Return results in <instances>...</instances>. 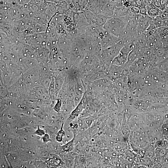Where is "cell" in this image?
Masks as SVG:
<instances>
[{"label":"cell","mask_w":168,"mask_h":168,"mask_svg":"<svg viewBox=\"0 0 168 168\" xmlns=\"http://www.w3.org/2000/svg\"><path fill=\"white\" fill-rule=\"evenodd\" d=\"M127 23L119 18L113 17L108 18L103 28L118 38L123 40Z\"/></svg>","instance_id":"obj_1"},{"label":"cell","mask_w":168,"mask_h":168,"mask_svg":"<svg viewBox=\"0 0 168 168\" xmlns=\"http://www.w3.org/2000/svg\"><path fill=\"white\" fill-rule=\"evenodd\" d=\"M97 31L102 49H106L122 40L108 32L103 27H98Z\"/></svg>","instance_id":"obj_2"},{"label":"cell","mask_w":168,"mask_h":168,"mask_svg":"<svg viewBox=\"0 0 168 168\" xmlns=\"http://www.w3.org/2000/svg\"><path fill=\"white\" fill-rule=\"evenodd\" d=\"M116 7V2L110 1L101 9L98 15L108 17H113Z\"/></svg>","instance_id":"obj_3"},{"label":"cell","mask_w":168,"mask_h":168,"mask_svg":"<svg viewBox=\"0 0 168 168\" xmlns=\"http://www.w3.org/2000/svg\"><path fill=\"white\" fill-rule=\"evenodd\" d=\"M84 96H85V94L83 95L76 107L71 112L68 119L69 120H76L81 114L84 109V107L83 101Z\"/></svg>","instance_id":"obj_4"},{"label":"cell","mask_w":168,"mask_h":168,"mask_svg":"<svg viewBox=\"0 0 168 168\" xmlns=\"http://www.w3.org/2000/svg\"><path fill=\"white\" fill-rule=\"evenodd\" d=\"M76 137V135L73 134V137L71 141L61 146L63 152L68 153L73 151L75 145V140Z\"/></svg>","instance_id":"obj_5"},{"label":"cell","mask_w":168,"mask_h":168,"mask_svg":"<svg viewBox=\"0 0 168 168\" xmlns=\"http://www.w3.org/2000/svg\"><path fill=\"white\" fill-rule=\"evenodd\" d=\"M152 22L155 26L156 29L164 26V20L162 15L157 16L154 18H153Z\"/></svg>","instance_id":"obj_6"},{"label":"cell","mask_w":168,"mask_h":168,"mask_svg":"<svg viewBox=\"0 0 168 168\" xmlns=\"http://www.w3.org/2000/svg\"><path fill=\"white\" fill-rule=\"evenodd\" d=\"M64 123L61 125V127L58 132L56 136V141L58 142L61 143L63 141V138L65 135V133L63 129Z\"/></svg>","instance_id":"obj_7"},{"label":"cell","mask_w":168,"mask_h":168,"mask_svg":"<svg viewBox=\"0 0 168 168\" xmlns=\"http://www.w3.org/2000/svg\"><path fill=\"white\" fill-rule=\"evenodd\" d=\"M55 81L54 79L52 78L50 85L49 88V92L50 97L53 99L55 98L56 96V92L55 88Z\"/></svg>","instance_id":"obj_8"},{"label":"cell","mask_w":168,"mask_h":168,"mask_svg":"<svg viewBox=\"0 0 168 168\" xmlns=\"http://www.w3.org/2000/svg\"><path fill=\"white\" fill-rule=\"evenodd\" d=\"M62 105V101L61 99H58L57 104L54 107V110L59 113L60 111Z\"/></svg>","instance_id":"obj_9"},{"label":"cell","mask_w":168,"mask_h":168,"mask_svg":"<svg viewBox=\"0 0 168 168\" xmlns=\"http://www.w3.org/2000/svg\"><path fill=\"white\" fill-rule=\"evenodd\" d=\"M34 134L38 136H42L45 134V130L40 129L39 126H38V128L36 130Z\"/></svg>","instance_id":"obj_10"},{"label":"cell","mask_w":168,"mask_h":168,"mask_svg":"<svg viewBox=\"0 0 168 168\" xmlns=\"http://www.w3.org/2000/svg\"><path fill=\"white\" fill-rule=\"evenodd\" d=\"M140 7L137 6H132L129 9L133 13L136 14H139Z\"/></svg>","instance_id":"obj_11"},{"label":"cell","mask_w":168,"mask_h":168,"mask_svg":"<svg viewBox=\"0 0 168 168\" xmlns=\"http://www.w3.org/2000/svg\"><path fill=\"white\" fill-rule=\"evenodd\" d=\"M42 139L43 143H46L51 141L49 135L48 134H45L43 136Z\"/></svg>","instance_id":"obj_12"},{"label":"cell","mask_w":168,"mask_h":168,"mask_svg":"<svg viewBox=\"0 0 168 168\" xmlns=\"http://www.w3.org/2000/svg\"><path fill=\"white\" fill-rule=\"evenodd\" d=\"M132 6V3L129 1L128 0H127L123 5V6L129 9Z\"/></svg>","instance_id":"obj_13"},{"label":"cell","mask_w":168,"mask_h":168,"mask_svg":"<svg viewBox=\"0 0 168 168\" xmlns=\"http://www.w3.org/2000/svg\"><path fill=\"white\" fill-rule=\"evenodd\" d=\"M162 16L163 20H168V14H163L162 15Z\"/></svg>","instance_id":"obj_14"},{"label":"cell","mask_w":168,"mask_h":168,"mask_svg":"<svg viewBox=\"0 0 168 168\" xmlns=\"http://www.w3.org/2000/svg\"><path fill=\"white\" fill-rule=\"evenodd\" d=\"M110 1L112 2H116L117 0H110Z\"/></svg>","instance_id":"obj_15"}]
</instances>
